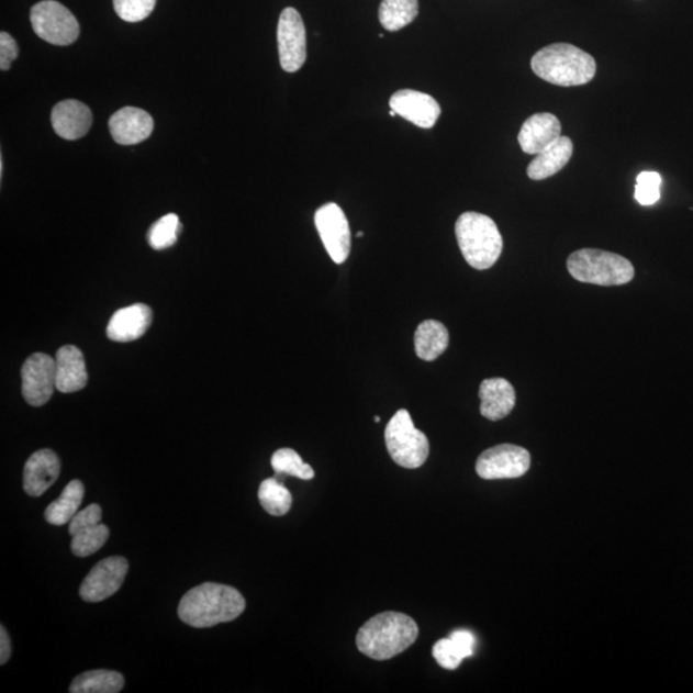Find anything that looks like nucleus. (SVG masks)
I'll return each instance as SVG.
<instances>
[{"mask_svg": "<svg viewBox=\"0 0 693 693\" xmlns=\"http://www.w3.org/2000/svg\"><path fill=\"white\" fill-rule=\"evenodd\" d=\"M261 506L272 516H283L293 504L291 492L277 478L266 479L258 490Z\"/></svg>", "mask_w": 693, "mask_h": 693, "instance_id": "obj_26", "label": "nucleus"}, {"mask_svg": "<svg viewBox=\"0 0 693 693\" xmlns=\"http://www.w3.org/2000/svg\"><path fill=\"white\" fill-rule=\"evenodd\" d=\"M246 611V600L231 585L203 583L181 599L179 618L193 628H210L233 622Z\"/></svg>", "mask_w": 693, "mask_h": 693, "instance_id": "obj_1", "label": "nucleus"}, {"mask_svg": "<svg viewBox=\"0 0 693 693\" xmlns=\"http://www.w3.org/2000/svg\"><path fill=\"white\" fill-rule=\"evenodd\" d=\"M12 653V644L4 626L0 628V664L4 666L10 660Z\"/></svg>", "mask_w": 693, "mask_h": 693, "instance_id": "obj_36", "label": "nucleus"}, {"mask_svg": "<svg viewBox=\"0 0 693 693\" xmlns=\"http://www.w3.org/2000/svg\"><path fill=\"white\" fill-rule=\"evenodd\" d=\"M384 437L388 452L398 466L417 469L428 460V437L415 428L407 410H400L393 415L387 425Z\"/></svg>", "mask_w": 693, "mask_h": 693, "instance_id": "obj_6", "label": "nucleus"}, {"mask_svg": "<svg viewBox=\"0 0 693 693\" xmlns=\"http://www.w3.org/2000/svg\"><path fill=\"white\" fill-rule=\"evenodd\" d=\"M418 627L411 616L387 612L372 616L356 636L357 649L372 660H390L414 645Z\"/></svg>", "mask_w": 693, "mask_h": 693, "instance_id": "obj_2", "label": "nucleus"}, {"mask_svg": "<svg viewBox=\"0 0 693 693\" xmlns=\"http://www.w3.org/2000/svg\"><path fill=\"white\" fill-rule=\"evenodd\" d=\"M573 142L568 136H560L550 147L540 152L528 166L532 180H545L563 169L573 156Z\"/></svg>", "mask_w": 693, "mask_h": 693, "instance_id": "obj_21", "label": "nucleus"}, {"mask_svg": "<svg viewBox=\"0 0 693 693\" xmlns=\"http://www.w3.org/2000/svg\"><path fill=\"white\" fill-rule=\"evenodd\" d=\"M454 641L459 645L467 657H473L476 649V637L469 630H455L451 636Z\"/></svg>", "mask_w": 693, "mask_h": 693, "instance_id": "obj_35", "label": "nucleus"}, {"mask_svg": "<svg viewBox=\"0 0 693 693\" xmlns=\"http://www.w3.org/2000/svg\"><path fill=\"white\" fill-rule=\"evenodd\" d=\"M56 387L63 393L81 391L88 383L83 355L78 347L64 346L56 356Z\"/></svg>", "mask_w": 693, "mask_h": 693, "instance_id": "obj_20", "label": "nucleus"}, {"mask_svg": "<svg viewBox=\"0 0 693 693\" xmlns=\"http://www.w3.org/2000/svg\"><path fill=\"white\" fill-rule=\"evenodd\" d=\"M390 114H391V116L393 118V116H395V114H398V113H395L393 110H391V111H390Z\"/></svg>", "mask_w": 693, "mask_h": 693, "instance_id": "obj_38", "label": "nucleus"}, {"mask_svg": "<svg viewBox=\"0 0 693 693\" xmlns=\"http://www.w3.org/2000/svg\"><path fill=\"white\" fill-rule=\"evenodd\" d=\"M22 394L34 407L47 403L56 390V360L45 354H34L25 361L21 371Z\"/></svg>", "mask_w": 693, "mask_h": 693, "instance_id": "obj_11", "label": "nucleus"}, {"mask_svg": "<svg viewBox=\"0 0 693 693\" xmlns=\"http://www.w3.org/2000/svg\"><path fill=\"white\" fill-rule=\"evenodd\" d=\"M306 29L299 11L288 7L280 14L278 24V49L281 68L297 72L306 63Z\"/></svg>", "mask_w": 693, "mask_h": 693, "instance_id": "obj_9", "label": "nucleus"}, {"mask_svg": "<svg viewBox=\"0 0 693 693\" xmlns=\"http://www.w3.org/2000/svg\"><path fill=\"white\" fill-rule=\"evenodd\" d=\"M375 422H376V423H380V417H379V416H376V417H375Z\"/></svg>", "mask_w": 693, "mask_h": 693, "instance_id": "obj_39", "label": "nucleus"}, {"mask_svg": "<svg viewBox=\"0 0 693 693\" xmlns=\"http://www.w3.org/2000/svg\"><path fill=\"white\" fill-rule=\"evenodd\" d=\"M52 125L57 135L66 141H78L86 136L93 124L89 107L75 99L59 102L52 111Z\"/></svg>", "mask_w": 693, "mask_h": 693, "instance_id": "obj_15", "label": "nucleus"}, {"mask_svg": "<svg viewBox=\"0 0 693 693\" xmlns=\"http://www.w3.org/2000/svg\"><path fill=\"white\" fill-rule=\"evenodd\" d=\"M157 0H113L114 11L121 20L139 22L154 12Z\"/></svg>", "mask_w": 693, "mask_h": 693, "instance_id": "obj_30", "label": "nucleus"}, {"mask_svg": "<svg viewBox=\"0 0 693 693\" xmlns=\"http://www.w3.org/2000/svg\"><path fill=\"white\" fill-rule=\"evenodd\" d=\"M390 107L399 116L422 128L433 127L440 116V105L436 99L417 90L395 91Z\"/></svg>", "mask_w": 693, "mask_h": 693, "instance_id": "obj_13", "label": "nucleus"}, {"mask_svg": "<svg viewBox=\"0 0 693 693\" xmlns=\"http://www.w3.org/2000/svg\"><path fill=\"white\" fill-rule=\"evenodd\" d=\"M19 56L16 41L9 33L0 34V68L2 71L10 70L11 64Z\"/></svg>", "mask_w": 693, "mask_h": 693, "instance_id": "obj_34", "label": "nucleus"}, {"mask_svg": "<svg viewBox=\"0 0 693 693\" xmlns=\"http://www.w3.org/2000/svg\"><path fill=\"white\" fill-rule=\"evenodd\" d=\"M356 237H357V238H362V237H364V233H362V232L357 233V234H356Z\"/></svg>", "mask_w": 693, "mask_h": 693, "instance_id": "obj_37", "label": "nucleus"}, {"mask_svg": "<svg viewBox=\"0 0 693 693\" xmlns=\"http://www.w3.org/2000/svg\"><path fill=\"white\" fill-rule=\"evenodd\" d=\"M110 529L104 524H97L93 527L82 529L72 536L71 550L79 558L96 554L101 550L103 545L109 540Z\"/></svg>", "mask_w": 693, "mask_h": 693, "instance_id": "obj_28", "label": "nucleus"}, {"mask_svg": "<svg viewBox=\"0 0 693 693\" xmlns=\"http://www.w3.org/2000/svg\"><path fill=\"white\" fill-rule=\"evenodd\" d=\"M457 243L466 261L477 270H487L498 262L504 241L494 221L483 213L466 212L455 225Z\"/></svg>", "mask_w": 693, "mask_h": 693, "instance_id": "obj_4", "label": "nucleus"}, {"mask_svg": "<svg viewBox=\"0 0 693 693\" xmlns=\"http://www.w3.org/2000/svg\"><path fill=\"white\" fill-rule=\"evenodd\" d=\"M561 136V124L552 113L533 114L521 128L519 141L524 154L537 156Z\"/></svg>", "mask_w": 693, "mask_h": 693, "instance_id": "obj_16", "label": "nucleus"}, {"mask_svg": "<svg viewBox=\"0 0 693 693\" xmlns=\"http://www.w3.org/2000/svg\"><path fill=\"white\" fill-rule=\"evenodd\" d=\"M532 70L538 78L559 87H580L596 75V60L574 45H547L532 58Z\"/></svg>", "mask_w": 693, "mask_h": 693, "instance_id": "obj_3", "label": "nucleus"}, {"mask_svg": "<svg viewBox=\"0 0 693 693\" xmlns=\"http://www.w3.org/2000/svg\"><path fill=\"white\" fill-rule=\"evenodd\" d=\"M417 14V0H383L379 7V21L387 32H399L414 22Z\"/></svg>", "mask_w": 693, "mask_h": 693, "instance_id": "obj_25", "label": "nucleus"}, {"mask_svg": "<svg viewBox=\"0 0 693 693\" xmlns=\"http://www.w3.org/2000/svg\"><path fill=\"white\" fill-rule=\"evenodd\" d=\"M433 658L441 668L455 670L460 667L467 653L457 645L451 637L439 639L433 647Z\"/></svg>", "mask_w": 693, "mask_h": 693, "instance_id": "obj_31", "label": "nucleus"}, {"mask_svg": "<svg viewBox=\"0 0 693 693\" xmlns=\"http://www.w3.org/2000/svg\"><path fill=\"white\" fill-rule=\"evenodd\" d=\"M271 467L277 476H292L303 481H311L315 477L314 469L304 462L292 448L278 449L271 457Z\"/></svg>", "mask_w": 693, "mask_h": 693, "instance_id": "obj_27", "label": "nucleus"}, {"mask_svg": "<svg viewBox=\"0 0 693 693\" xmlns=\"http://www.w3.org/2000/svg\"><path fill=\"white\" fill-rule=\"evenodd\" d=\"M60 471L58 456L52 449H41L25 463L24 490L32 498H40L56 483Z\"/></svg>", "mask_w": 693, "mask_h": 693, "instance_id": "obj_17", "label": "nucleus"}, {"mask_svg": "<svg viewBox=\"0 0 693 693\" xmlns=\"http://www.w3.org/2000/svg\"><path fill=\"white\" fill-rule=\"evenodd\" d=\"M109 127L114 142L121 146H134L149 138L155 123L148 112L136 107H124L112 114Z\"/></svg>", "mask_w": 693, "mask_h": 693, "instance_id": "obj_14", "label": "nucleus"}, {"mask_svg": "<svg viewBox=\"0 0 693 693\" xmlns=\"http://www.w3.org/2000/svg\"><path fill=\"white\" fill-rule=\"evenodd\" d=\"M660 174L655 171H644L638 175L635 198L639 204L652 205L660 200Z\"/></svg>", "mask_w": 693, "mask_h": 693, "instance_id": "obj_32", "label": "nucleus"}, {"mask_svg": "<svg viewBox=\"0 0 693 693\" xmlns=\"http://www.w3.org/2000/svg\"><path fill=\"white\" fill-rule=\"evenodd\" d=\"M449 345L447 327L437 320H425L415 332V353L424 361L437 360Z\"/></svg>", "mask_w": 693, "mask_h": 693, "instance_id": "obj_22", "label": "nucleus"}, {"mask_svg": "<svg viewBox=\"0 0 693 693\" xmlns=\"http://www.w3.org/2000/svg\"><path fill=\"white\" fill-rule=\"evenodd\" d=\"M530 468V454L515 445H500L485 449L478 457L477 474L485 481L521 478Z\"/></svg>", "mask_w": 693, "mask_h": 693, "instance_id": "obj_8", "label": "nucleus"}, {"mask_svg": "<svg viewBox=\"0 0 693 693\" xmlns=\"http://www.w3.org/2000/svg\"><path fill=\"white\" fill-rule=\"evenodd\" d=\"M315 225L332 260L346 262L351 253V231L345 212L337 203H326L316 211Z\"/></svg>", "mask_w": 693, "mask_h": 693, "instance_id": "obj_10", "label": "nucleus"}, {"mask_svg": "<svg viewBox=\"0 0 693 693\" xmlns=\"http://www.w3.org/2000/svg\"><path fill=\"white\" fill-rule=\"evenodd\" d=\"M127 571L128 562L121 556L98 562L81 584V599L87 603H101L113 596L123 585Z\"/></svg>", "mask_w": 693, "mask_h": 693, "instance_id": "obj_12", "label": "nucleus"}, {"mask_svg": "<svg viewBox=\"0 0 693 693\" xmlns=\"http://www.w3.org/2000/svg\"><path fill=\"white\" fill-rule=\"evenodd\" d=\"M102 521V508L97 504H91L87 508H83L82 512H79L72 517L70 522V535L74 536L76 533L93 527L101 523Z\"/></svg>", "mask_w": 693, "mask_h": 693, "instance_id": "obj_33", "label": "nucleus"}, {"mask_svg": "<svg viewBox=\"0 0 693 693\" xmlns=\"http://www.w3.org/2000/svg\"><path fill=\"white\" fill-rule=\"evenodd\" d=\"M124 675L113 670H91L75 678L71 693H119L124 689Z\"/></svg>", "mask_w": 693, "mask_h": 693, "instance_id": "obj_24", "label": "nucleus"}, {"mask_svg": "<svg viewBox=\"0 0 693 693\" xmlns=\"http://www.w3.org/2000/svg\"><path fill=\"white\" fill-rule=\"evenodd\" d=\"M481 414L491 422L506 417L515 407L516 394L512 383L504 378L483 380L479 388Z\"/></svg>", "mask_w": 693, "mask_h": 693, "instance_id": "obj_19", "label": "nucleus"}, {"mask_svg": "<svg viewBox=\"0 0 693 693\" xmlns=\"http://www.w3.org/2000/svg\"><path fill=\"white\" fill-rule=\"evenodd\" d=\"M570 276L582 283L613 287L635 278L634 265L621 255L600 249H581L568 258Z\"/></svg>", "mask_w": 693, "mask_h": 693, "instance_id": "obj_5", "label": "nucleus"}, {"mask_svg": "<svg viewBox=\"0 0 693 693\" xmlns=\"http://www.w3.org/2000/svg\"><path fill=\"white\" fill-rule=\"evenodd\" d=\"M83 493H86V489H83V484L80 481L68 483L59 499L53 501L45 510V521L52 525L70 523L72 517L79 513L78 510L81 505Z\"/></svg>", "mask_w": 693, "mask_h": 693, "instance_id": "obj_23", "label": "nucleus"}, {"mask_svg": "<svg viewBox=\"0 0 693 693\" xmlns=\"http://www.w3.org/2000/svg\"><path fill=\"white\" fill-rule=\"evenodd\" d=\"M150 323L152 310L147 304L136 303L114 312L107 326V335L114 342H132L143 337Z\"/></svg>", "mask_w": 693, "mask_h": 693, "instance_id": "obj_18", "label": "nucleus"}, {"mask_svg": "<svg viewBox=\"0 0 693 693\" xmlns=\"http://www.w3.org/2000/svg\"><path fill=\"white\" fill-rule=\"evenodd\" d=\"M181 233V223L178 215L169 213L156 221L148 232L149 246L156 250L170 248L177 243Z\"/></svg>", "mask_w": 693, "mask_h": 693, "instance_id": "obj_29", "label": "nucleus"}, {"mask_svg": "<svg viewBox=\"0 0 693 693\" xmlns=\"http://www.w3.org/2000/svg\"><path fill=\"white\" fill-rule=\"evenodd\" d=\"M30 22L41 40L66 47L71 45L80 35V26L74 14L64 4L55 0H44L30 12Z\"/></svg>", "mask_w": 693, "mask_h": 693, "instance_id": "obj_7", "label": "nucleus"}]
</instances>
